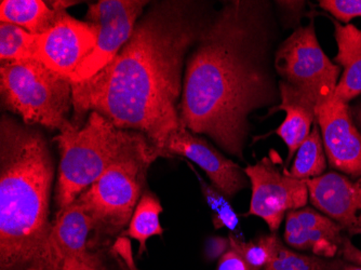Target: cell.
I'll use <instances>...</instances> for the list:
<instances>
[{
    "label": "cell",
    "instance_id": "6da1fadb",
    "mask_svg": "<svg viewBox=\"0 0 361 270\" xmlns=\"http://www.w3.org/2000/svg\"><path fill=\"white\" fill-rule=\"evenodd\" d=\"M269 1L233 0L210 16L186 60L180 127L243 159L249 117L281 103Z\"/></svg>",
    "mask_w": 361,
    "mask_h": 270
},
{
    "label": "cell",
    "instance_id": "7a4b0ae2",
    "mask_svg": "<svg viewBox=\"0 0 361 270\" xmlns=\"http://www.w3.org/2000/svg\"><path fill=\"white\" fill-rule=\"evenodd\" d=\"M211 16L202 1L152 4L116 58L91 78L72 82L75 113L97 111L119 129L143 134L160 156L180 129L186 60Z\"/></svg>",
    "mask_w": 361,
    "mask_h": 270
},
{
    "label": "cell",
    "instance_id": "3957f363",
    "mask_svg": "<svg viewBox=\"0 0 361 270\" xmlns=\"http://www.w3.org/2000/svg\"><path fill=\"white\" fill-rule=\"evenodd\" d=\"M54 160L37 130L0 125V270H60L52 249Z\"/></svg>",
    "mask_w": 361,
    "mask_h": 270
},
{
    "label": "cell",
    "instance_id": "277c9868",
    "mask_svg": "<svg viewBox=\"0 0 361 270\" xmlns=\"http://www.w3.org/2000/svg\"><path fill=\"white\" fill-rule=\"evenodd\" d=\"M54 141L61 153L56 212L72 204L114 164L156 149L143 134L119 129L97 111L89 113L82 127L65 129Z\"/></svg>",
    "mask_w": 361,
    "mask_h": 270
},
{
    "label": "cell",
    "instance_id": "5b68a950",
    "mask_svg": "<svg viewBox=\"0 0 361 270\" xmlns=\"http://www.w3.org/2000/svg\"><path fill=\"white\" fill-rule=\"evenodd\" d=\"M0 88L6 107L26 125L48 129L73 127L68 113L73 106L72 80L36 60L0 64Z\"/></svg>",
    "mask_w": 361,
    "mask_h": 270
},
{
    "label": "cell",
    "instance_id": "8992f818",
    "mask_svg": "<svg viewBox=\"0 0 361 270\" xmlns=\"http://www.w3.org/2000/svg\"><path fill=\"white\" fill-rule=\"evenodd\" d=\"M159 157L157 149H152L121 160L77 197L75 201L92 219L101 241L121 235L129 225L143 195L147 170Z\"/></svg>",
    "mask_w": 361,
    "mask_h": 270
},
{
    "label": "cell",
    "instance_id": "52a82bcc",
    "mask_svg": "<svg viewBox=\"0 0 361 270\" xmlns=\"http://www.w3.org/2000/svg\"><path fill=\"white\" fill-rule=\"evenodd\" d=\"M274 65L281 81L305 94L317 111L334 99L342 68L322 50L313 20L277 47Z\"/></svg>",
    "mask_w": 361,
    "mask_h": 270
},
{
    "label": "cell",
    "instance_id": "ba28073f",
    "mask_svg": "<svg viewBox=\"0 0 361 270\" xmlns=\"http://www.w3.org/2000/svg\"><path fill=\"white\" fill-rule=\"evenodd\" d=\"M147 4L144 0H101L89 5L87 20L97 26V44L70 77L72 82L91 78L116 58L133 36Z\"/></svg>",
    "mask_w": 361,
    "mask_h": 270
},
{
    "label": "cell",
    "instance_id": "9c48e42d",
    "mask_svg": "<svg viewBox=\"0 0 361 270\" xmlns=\"http://www.w3.org/2000/svg\"><path fill=\"white\" fill-rule=\"evenodd\" d=\"M245 173L252 190L248 215L261 217L271 233L279 229L288 212L307 204L310 194L305 180L292 178L287 170L281 173L269 157L245 168Z\"/></svg>",
    "mask_w": 361,
    "mask_h": 270
},
{
    "label": "cell",
    "instance_id": "30bf717a",
    "mask_svg": "<svg viewBox=\"0 0 361 270\" xmlns=\"http://www.w3.org/2000/svg\"><path fill=\"white\" fill-rule=\"evenodd\" d=\"M97 40L94 23L74 19L65 10L50 30L37 36V61L70 78L92 54Z\"/></svg>",
    "mask_w": 361,
    "mask_h": 270
},
{
    "label": "cell",
    "instance_id": "8fae6325",
    "mask_svg": "<svg viewBox=\"0 0 361 270\" xmlns=\"http://www.w3.org/2000/svg\"><path fill=\"white\" fill-rule=\"evenodd\" d=\"M173 156L188 158L202 168L213 186L228 199L248 186L245 168L227 159L206 140L185 128L180 127L171 134L160 152V157Z\"/></svg>",
    "mask_w": 361,
    "mask_h": 270
},
{
    "label": "cell",
    "instance_id": "7c38bea8",
    "mask_svg": "<svg viewBox=\"0 0 361 270\" xmlns=\"http://www.w3.org/2000/svg\"><path fill=\"white\" fill-rule=\"evenodd\" d=\"M324 150L330 166L345 176L361 178V134L348 103L332 99L317 111Z\"/></svg>",
    "mask_w": 361,
    "mask_h": 270
},
{
    "label": "cell",
    "instance_id": "4fadbf2b",
    "mask_svg": "<svg viewBox=\"0 0 361 270\" xmlns=\"http://www.w3.org/2000/svg\"><path fill=\"white\" fill-rule=\"evenodd\" d=\"M51 241L54 259L60 270L66 259H77L94 269L109 270L97 249L102 241L95 235L92 219L77 201L56 212L52 222Z\"/></svg>",
    "mask_w": 361,
    "mask_h": 270
},
{
    "label": "cell",
    "instance_id": "5bb4252c",
    "mask_svg": "<svg viewBox=\"0 0 361 270\" xmlns=\"http://www.w3.org/2000/svg\"><path fill=\"white\" fill-rule=\"evenodd\" d=\"M313 206L352 233H361V178L329 172L305 180Z\"/></svg>",
    "mask_w": 361,
    "mask_h": 270
},
{
    "label": "cell",
    "instance_id": "9a60e30c",
    "mask_svg": "<svg viewBox=\"0 0 361 270\" xmlns=\"http://www.w3.org/2000/svg\"><path fill=\"white\" fill-rule=\"evenodd\" d=\"M342 225L312 208L290 211L286 215L285 241L300 251L334 259L342 250L345 235Z\"/></svg>",
    "mask_w": 361,
    "mask_h": 270
},
{
    "label": "cell",
    "instance_id": "2e32d148",
    "mask_svg": "<svg viewBox=\"0 0 361 270\" xmlns=\"http://www.w3.org/2000/svg\"><path fill=\"white\" fill-rule=\"evenodd\" d=\"M279 92L281 103L269 109L267 116L269 117L277 111H285V119L275 133L287 145V161L290 162L313 129L317 119V107L301 91L285 81H279Z\"/></svg>",
    "mask_w": 361,
    "mask_h": 270
},
{
    "label": "cell",
    "instance_id": "e0dca14e",
    "mask_svg": "<svg viewBox=\"0 0 361 270\" xmlns=\"http://www.w3.org/2000/svg\"><path fill=\"white\" fill-rule=\"evenodd\" d=\"M338 54L334 63L343 68L334 99L350 103L361 94V30L334 21Z\"/></svg>",
    "mask_w": 361,
    "mask_h": 270
},
{
    "label": "cell",
    "instance_id": "ac0fdd59",
    "mask_svg": "<svg viewBox=\"0 0 361 270\" xmlns=\"http://www.w3.org/2000/svg\"><path fill=\"white\" fill-rule=\"evenodd\" d=\"M68 4L51 1L48 5L44 0H1L0 21L14 24L32 35L39 36L52 27Z\"/></svg>",
    "mask_w": 361,
    "mask_h": 270
},
{
    "label": "cell",
    "instance_id": "d6986e66",
    "mask_svg": "<svg viewBox=\"0 0 361 270\" xmlns=\"http://www.w3.org/2000/svg\"><path fill=\"white\" fill-rule=\"evenodd\" d=\"M162 209L159 199L153 192H145L142 195L139 204L133 212L127 231L121 237H129L139 241V255L146 251L147 240L154 235H162L164 228L160 225L159 216Z\"/></svg>",
    "mask_w": 361,
    "mask_h": 270
},
{
    "label": "cell",
    "instance_id": "ffe728a7",
    "mask_svg": "<svg viewBox=\"0 0 361 270\" xmlns=\"http://www.w3.org/2000/svg\"><path fill=\"white\" fill-rule=\"evenodd\" d=\"M326 168V150L319 125L316 121L310 135L298 149L293 164L287 172L292 178L305 180L322 176Z\"/></svg>",
    "mask_w": 361,
    "mask_h": 270
},
{
    "label": "cell",
    "instance_id": "44dd1931",
    "mask_svg": "<svg viewBox=\"0 0 361 270\" xmlns=\"http://www.w3.org/2000/svg\"><path fill=\"white\" fill-rule=\"evenodd\" d=\"M343 262L304 255L292 251L276 238L269 263L262 270H342Z\"/></svg>",
    "mask_w": 361,
    "mask_h": 270
},
{
    "label": "cell",
    "instance_id": "7402d4cb",
    "mask_svg": "<svg viewBox=\"0 0 361 270\" xmlns=\"http://www.w3.org/2000/svg\"><path fill=\"white\" fill-rule=\"evenodd\" d=\"M0 59L1 62L37 61V36L14 24H0Z\"/></svg>",
    "mask_w": 361,
    "mask_h": 270
},
{
    "label": "cell",
    "instance_id": "603a6c76",
    "mask_svg": "<svg viewBox=\"0 0 361 270\" xmlns=\"http://www.w3.org/2000/svg\"><path fill=\"white\" fill-rule=\"evenodd\" d=\"M277 237L275 233H271V235H262L255 240L245 243L231 235L228 239L229 247L238 252L250 270H262L271 259L274 243Z\"/></svg>",
    "mask_w": 361,
    "mask_h": 270
},
{
    "label": "cell",
    "instance_id": "cb8c5ba5",
    "mask_svg": "<svg viewBox=\"0 0 361 270\" xmlns=\"http://www.w3.org/2000/svg\"><path fill=\"white\" fill-rule=\"evenodd\" d=\"M202 194L207 200V204L213 212V226L216 229L225 228L231 231H236L238 228L239 219L234 208L228 202V198L223 195L213 185L207 184L200 180Z\"/></svg>",
    "mask_w": 361,
    "mask_h": 270
},
{
    "label": "cell",
    "instance_id": "d4e9b609",
    "mask_svg": "<svg viewBox=\"0 0 361 270\" xmlns=\"http://www.w3.org/2000/svg\"><path fill=\"white\" fill-rule=\"evenodd\" d=\"M318 4L343 25H348L355 18H361V0H320Z\"/></svg>",
    "mask_w": 361,
    "mask_h": 270
},
{
    "label": "cell",
    "instance_id": "484cf974",
    "mask_svg": "<svg viewBox=\"0 0 361 270\" xmlns=\"http://www.w3.org/2000/svg\"><path fill=\"white\" fill-rule=\"evenodd\" d=\"M216 270H250V268L238 252L228 247V250L220 257Z\"/></svg>",
    "mask_w": 361,
    "mask_h": 270
},
{
    "label": "cell",
    "instance_id": "4316f807",
    "mask_svg": "<svg viewBox=\"0 0 361 270\" xmlns=\"http://www.w3.org/2000/svg\"><path fill=\"white\" fill-rule=\"evenodd\" d=\"M227 247H229V240L222 238H212L209 241L207 245V257L210 259L222 257L227 251Z\"/></svg>",
    "mask_w": 361,
    "mask_h": 270
},
{
    "label": "cell",
    "instance_id": "83f0119b",
    "mask_svg": "<svg viewBox=\"0 0 361 270\" xmlns=\"http://www.w3.org/2000/svg\"><path fill=\"white\" fill-rule=\"evenodd\" d=\"M341 254L343 255L345 261L361 266V251L353 245L352 241L348 237H346L344 243H343Z\"/></svg>",
    "mask_w": 361,
    "mask_h": 270
},
{
    "label": "cell",
    "instance_id": "f1b7e54d",
    "mask_svg": "<svg viewBox=\"0 0 361 270\" xmlns=\"http://www.w3.org/2000/svg\"><path fill=\"white\" fill-rule=\"evenodd\" d=\"M62 270H97L75 259H66L63 262Z\"/></svg>",
    "mask_w": 361,
    "mask_h": 270
},
{
    "label": "cell",
    "instance_id": "f546056e",
    "mask_svg": "<svg viewBox=\"0 0 361 270\" xmlns=\"http://www.w3.org/2000/svg\"><path fill=\"white\" fill-rule=\"evenodd\" d=\"M352 111L353 121H354L355 125H358V127L361 129V103H359L354 109H350Z\"/></svg>",
    "mask_w": 361,
    "mask_h": 270
},
{
    "label": "cell",
    "instance_id": "4dcf8cb0",
    "mask_svg": "<svg viewBox=\"0 0 361 270\" xmlns=\"http://www.w3.org/2000/svg\"><path fill=\"white\" fill-rule=\"evenodd\" d=\"M342 270H361V266L344 265Z\"/></svg>",
    "mask_w": 361,
    "mask_h": 270
}]
</instances>
